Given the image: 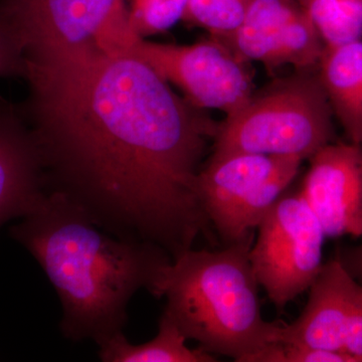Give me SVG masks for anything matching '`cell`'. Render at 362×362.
Returning a JSON list of instances; mask_svg holds the SVG:
<instances>
[{
	"mask_svg": "<svg viewBox=\"0 0 362 362\" xmlns=\"http://www.w3.org/2000/svg\"><path fill=\"white\" fill-rule=\"evenodd\" d=\"M268 362H356L343 351L286 345L278 343L272 350Z\"/></svg>",
	"mask_w": 362,
	"mask_h": 362,
	"instance_id": "18",
	"label": "cell"
},
{
	"mask_svg": "<svg viewBox=\"0 0 362 362\" xmlns=\"http://www.w3.org/2000/svg\"><path fill=\"white\" fill-rule=\"evenodd\" d=\"M188 0H131L129 20L139 37L166 32L183 20Z\"/></svg>",
	"mask_w": 362,
	"mask_h": 362,
	"instance_id": "17",
	"label": "cell"
},
{
	"mask_svg": "<svg viewBox=\"0 0 362 362\" xmlns=\"http://www.w3.org/2000/svg\"><path fill=\"white\" fill-rule=\"evenodd\" d=\"M151 66L199 108L232 115L255 92L251 62L211 37L192 45L158 44L136 35L122 51Z\"/></svg>",
	"mask_w": 362,
	"mask_h": 362,
	"instance_id": "8",
	"label": "cell"
},
{
	"mask_svg": "<svg viewBox=\"0 0 362 362\" xmlns=\"http://www.w3.org/2000/svg\"><path fill=\"white\" fill-rule=\"evenodd\" d=\"M302 195L326 238L362 235V145L331 142L308 159Z\"/></svg>",
	"mask_w": 362,
	"mask_h": 362,
	"instance_id": "10",
	"label": "cell"
},
{
	"mask_svg": "<svg viewBox=\"0 0 362 362\" xmlns=\"http://www.w3.org/2000/svg\"><path fill=\"white\" fill-rule=\"evenodd\" d=\"M187 338L175 321L162 313L158 333L153 339L133 345L123 332L100 343L99 357L104 362H214L216 356L187 345Z\"/></svg>",
	"mask_w": 362,
	"mask_h": 362,
	"instance_id": "14",
	"label": "cell"
},
{
	"mask_svg": "<svg viewBox=\"0 0 362 362\" xmlns=\"http://www.w3.org/2000/svg\"><path fill=\"white\" fill-rule=\"evenodd\" d=\"M225 42L270 71L284 66L317 70L325 49L298 0H251L239 28Z\"/></svg>",
	"mask_w": 362,
	"mask_h": 362,
	"instance_id": "9",
	"label": "cell"
},
{
	"mask_svg": "<svg viewBox=\"0 0 362 362\" xmlns=\"http://www.w3.org/2000/svg\"><path fill=\"white\" fill-rule=\"evenodd\" d=\"M28 77V66L18 40L0 16V78Z\"/></svg>",
	"mask_w": 362,
	"mask_h": 362,
	"instance_id": "19",
	"label": "cell"
},
{
	"mask_svg": "<svg viewBox=\"0 0 362 362\" xmlns=\"http://www.w3.org/2000/svg\"><path fill=\"white\" fill-rule=\"evenodd\" d=\"M47 192L39 147L23 108L0 96V228L32 211Z\"/></svg>",
	"mask_w": 362,
	"mask_h": 362,
	"instance_id": "12",
	"label": "cell"
},
{
	"mask_svg": "<svg viewBox=\"0 0 362 362\" xmlns=\"http://www.w3.org/2000/svg\"><path fill=\"white\" fill-rule=\"evenodd\" d=\"M257 228L250 262L259 285L281 310L315 280L326 235L301 190L281 195Z\"/></svg>",
	"mask_w": 362,
	"mask_h": 362,
	"instance_id": "7",
	"label": "cell"
},
{
	"mask_svg": "<svg viewBox=\"0 0 362 362\" xmlns=\"http://www.w3.org/2000/svg\"><path fill=\"white\" fill-rule=\"evenodd\" d=\"M333 112L317 70L296 71L255 90L220 123L213 154L255 153L304 161L333 142Z\"/></svg>",
	"mask_w": 362,
	"mask_h": 362,
	"instance_id": "5",
	"label": "cell"
},
{
	"mask_svg": "<svg viewBox=\"0 0 362 362\" xmlns=\"http://www.w3.org/2000/svg\"><path fill=\"white\" fill-rule=\"evenodd\" d=\"M324 47L362 39V0H298Z\"/></svg>",
	"mask_w": 362,
	"mask_h": 362,
	"instance_id": "15",
	"label": "cell"
},
{
	"mask_svg": "<svg viewBox=\"0 0 362 362\" xmlns=\"http://www.w3.org/2000/svg\"><path fill=\"white\" fill-rule=\"evenodd\" d=\"M343 350L356 362H362V289L347 323Z\"/></svg>",
	"mask_w": 362,
	"mask_h": 362,
	"instance_id": "20",
	"label": "cell"
},
{
	"mask_svg": "<svg viewBox=\"0 0 362 362\" xmlns=\"http://www.w3.org/2000/svg\"><path fill=\"white\" fill-rule=\"evenodd\" d=\"M30 85L119 51L134 33L125 0H1Z\"/></svg>",
	"mask_w": 362,
	"mask_h": 362,
	"instance_id": "4",
	"label": "cell"
},
{
	"mask_svg": "<svg viewBox=\"0 0 362 362\" xmlns=\"http://www.w3.org/2000/svg\"><path fill=\"white\" fill-rule=\"evenodd\" d=\"M251 0H188L183 21L228 40L244 20Z\"/></svg>",
	"mask_w": 362,
	"mask_h": 362,
	"instance_id": "16",
	"label": "cell"
},
{
	"mask_svg": "<svg viewBox=\"0 0 362 362\" xmlns=\"http://www.w3.org/2000/svg\"><path fill=\"white\" fill-rule=\"evenodd\" d=\"M302 160L263 154H211L199 175V197L214 230L230 245L254 233L296 178Z\"/></svg>",
	"mask_w": 362,
	"mask_h": 362,
	"instance_id": "6",
	"label": "cell"
},
{
	"mask_svg": "<svg viewBox=\"0 0 362 362\" xmlns=\"http://www.w3.org/2000/svg\"><path fill=\"white\" fill-rule=\"evenodd\" d=\"M361 289L340 259L323 264L303 312L292 323H281L278 342L344 352L347 323Z\"/></svg>",
	"mask_w": 362,
	"mask_h": 362,
	"instance_id": "11",
	"label": "cell"
},
{
	"mask_svg": "<svg viewBox=\"0 0 362 362\" xmlns=\"http://www.w3.org/2000/svg\"><path fill=\"white\" fill-rule=\"evenodd\" d=\"M252 243L254 233L221 251L192 247L164 269L152 293L166 300L163 313L187 340L239 362H264L281 327L262 316Z\"/></svg>",
	"mask_w": 362,
	"mask_h": 362,
	"instance_id": "3",
	"label": "cell"
},
{
	"mask_svg": "<svg viewBox=\"0 0 362 362\" xmlns=\"http://www.w3.org/2000/svg\"><path fill=\"white\" fill-rule=\"evenodd\" d=\"M47 190L106 232L150 243L175 259L214 243L199 192L202 161L220 123L125 52L103 54L30 86L21 107Z\"/></svg>",
	"mask_w": 362,
	"mask_h": 362,
	"instance_id": "1",
	"label": "cell"
},
{
	"mask_svg": "<svg viewBox=\"0 0 362 362\" xmlns=\"http://www.w3.org/2000/svg\"><path fill=\"white\" fill-rule=\"evenodd\" d=\"M11 235L35 257L58 294L61 328L73 341L123 332L136 293L152 295L173 259L156 245L106 232L75 202L47 190Z\"/></svg>",
	"mask_w": 362,
	"mask_h": 362,
	"instance_id": "2",
	"label": "cell"
},
{
	"mask_svg": "<svg viewBox=\"0 0 362 362\" xmlns=\"http://www.w3.org/2000/svg\"><path fill=\"white\" fill-rule=\"evenodd\" d=\"M317 73L349 141L362 145V40L325 47Z\"/></svg>",
	"mask_w": 362,
	"mask_h": 362,
	"instance_id": "13",
	"label": "cell"
},
{
	"mask_svg": "<svg viewBox=\"0 0 362 362\" xmlns=\"http://www.w3.org/2000/svg\"><path fill=\"white\" fill-rule=\"evenodd\" d=\"M340 261L354 278L362 280V245L356 249L350 250Z\"/></svg>",
	"mask_w": 362,
	"mask_h": 362,
	"instance_id": "21",
	"label": "cell"
}]
</instances>
